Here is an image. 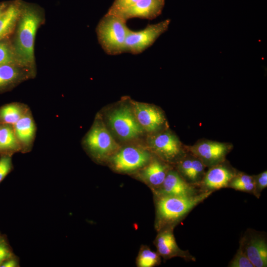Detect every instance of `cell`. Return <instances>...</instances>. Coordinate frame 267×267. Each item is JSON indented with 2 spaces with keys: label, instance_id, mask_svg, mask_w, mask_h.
<instances>
[{
  "label": "cell",
  "instance_id": "cell-29",
  "mask_svg": "<svg viewBox=\"0 0 267 267\" xmlns=\"http://www.w3.org/2000/svg\"><path fill=\"white\" fill-rule=\"evenodd\" d=\"M254 182L253 194L259 198L261 192L267 187V171H265L257 175H252Z\"/></svg>",
  "mask_w": 267,
  "mask_h": 267
},
{
  "label": "cell",
  "instance_id": "cell-7",
  "mask_svg": "<svg viewBox=\"0 0 267 267\" xmlns=\"http://www.w3.org/2000/svg\"><path fill=\"white\" fill-rule=\"evenodd\" d=\"M170 23V20L167 19L157 24L148 25L140 31L130 29L125 41V52L133 54L142 52L167 30Z\"/></svg>",
  "mask_w": 267,
  "mask_h": 267
},
{
  "label": "cell",
  "instance_id": "cell-11",
  "mask_svg": "<svg viewBox=\"0 0 267 267\" xmlns=\"http://www.w3.org/2000/svg\"><path fill=\"white\" fill-rule=\"evenodd\" d=\"M226 160L209 168L199 186L203 191H213L228 187V185L237 173Z\"/></svg>",
  "mask_w": 267,
  "mask_h": 267
},
{
  "label": "cell",
  "instance_id": "cell-32",
  "mask_svg": "<svg viewBox=\"0 0 267 267\" xmlns=\"http://www.w3.org/2000/svg\"><path fill=\"white\" fill-rule=\"evenodd\" d=\"M9 2H0V15L3 12L8 6Z\"/></svg>",
  "mask_w": 267,
  "mask_h": 267
},
{
  "label": "cell",
  "instance_id": "cell-19",
  "mask_svg": "<svg viewBox=\"0 0 267 267\" xmlns=\"http://www.w3.org/2000/svg\"><path fill=\"white\" fill-rule=\"evenodd\" d=\"M22 0H14L0 15V41L12 34L20 13Z\"/></svg>",
  "mask_w": 267,
  "mask_h": 267
},
{
  "label": "cell",
  "instance_id": "cell-2",
  "mask_svg": "<svg viewBox=\"0 0 267 267\" xmlns=\"http://www.w3.org/2000/svg\"><path fill=\"white\" fill-rule=\"evenodd\" d=\"M126 22L107 13L98 22L96 28L97 40L106 53L115 55L125 52V41L130 30Z\"/></svg>",
  "mask_w": 267,
  "mask_h": 267
},
{
  "label": "cell",
  "instance_id": "cell-20",
  "mask_svg": "<svg viewBox=\"0 0 267 267\" xmlns=\"http://www.w3.org/2000/svg\"><path fill=\"white\" fill-rule=\"evenodd\" d=\"M20 152L21 147L11 125L0 124V155Z\"/></svg>",
  "mask_w": 267,
  "mask_h": 267
},
{
  "label": "cell",
  "instance_id": "cell-15",
  "mask_svg": "<svg viewBox=\"0 0 267 267\" xmlns=\"http://www.w3.org/2000/svg\"><path fill=\"white\" fill-rule=\"evenodd\" d=\"M160 187V196H192L201 192H199L196 186L186 181L177 171L171 169Z\"/></svg>",
  "mask_w": 267,
  "mask_h": 267
},
{
  "label": "cell",
  "instance_id": "cell-26",
  "mask_svg": "<svg viewBox=\"0 0 267 267\" xmlns=\"http://www.w3.org/2000/svg\"><path fill=\"white\" fill-rule=\"evenodd\" d=\"M140 0H114L107 13L119 16Z\"/></svg>",
  "mask_w": 267,
  "mask_h": 267
},
{
  "label": "cell",
  "instance_id": "cell-18",
  "mask_svg": "<svg viewBox=\"0 0 267 267\" xmlns=\"http://www.w3.org/2000/svg\"><path fill=\"white\" fill-rule=\"evenodd\" d=\"M164 4V0H140L118 16L126 21L132 18L151 20L161 13Z\"/></svg>",
  "mask_w": 267,
  "mask_h": 267
},
{
  "label": "cell",
  "instance_id": "cell-6",
  "mask_svg": "<svg viewBox=\"0 0 267 267\" xmlns=\"http://www.w3.org/2000/svg\"><path fill=\"white\" fill-rule=\"evenodd\" d=\"M187 150L199 158L206 167H211L226 160L233 145L230 142L201 139L192 145H186Z\"/></svg>",
  "mask_w": 267,
  "mask_h": 267
},
{
  "label": "cell",
  "instance_id": "cell-25",
  "mask_svg": "<svg viewBox=\"0 0 267 267\" xmlns=\"http://www.w3.org/2000/svg\"><path fill=\"white\" fill-rule=\"evenodd\" d=\"M160 262V255L148 249L142 250L137 260V264L140 267H152Z\"/></svg>",
  "mask_w": 267,
  "mask_h": 267
},
{
  "label": "cell",
  "instance_id": "cell-14",
  "mask_svg": "<svg viewBox=\"0 0 267 267\" xmlns=\"http://www.w3.org/2000/svg\"><path fill=\"white\" fill-rule=\"evenodd\" d=\"M21 153H27L33 149L37 133V126L30 109L13 126Z\"/></svg>",
  "mask_w": 267,
  "mask_h": 267
},
{
  "label": "cell",
  "instance_id": "cell-3",
  "mask_svg": "<svg viewBox=\"0 0 267 267\" xmlns=\"http://www.w3.org/2000/svg\"><path fill=\"white\" fill-rule=\"evenodd\" d=\"M213 192L203 191L192 196H160L157 203L158 218L164 223L177 222L184 217Z\"/></svg>",
  "mask_w": 267,
  "mask_h": 267
},
{
  "label": "cell",
  "instance_id": "cell-17",
  "mask_svg": "<svg viewBox=\"0 0 267 267\" xmlns=\"http://www.w3.org/2000/svg\"><path fill=\"white\" fill-rule=\"evenodd\" d=\"M155 241L158 253L164 258L180 257L187 261L195 260L188 251H183L178 247L172 229L168 228L160 233Z\"/></svg>",
  "mask_w": 267,
  "mask_h": 267
},
{
  "label": "cell",
  "instance_id": "cell-24",
  "mask_svg": "<svg viewBox=\"0 0 267 267\" xmlns=\"http://www.w3.org/2000/svg\"><path fill=\"white\" fill-rule=\"evenodd\" d=\"M14 63H19L11 41L7 39L0 41V66Z\"/></svg>",
  "mask_w": 267,
  "mask_h": 267
},
{
  "label": "cell",
  "instance_id": "cell-10",
  "mask_svg": "<svg viewBox=\"0 0 267 267\" xmlns=\"http://www.w3.org/2000/svg\"><path fill=\"white\" fill-rule=\"evenodd\" d=\"M134 116L142 129L157 133L167 129V121L163 111L155 106L135 102Z\"/></svg>",
  "mask_w": 267,
  "mask_h": 267
},
{
  "label": "cell",
  "instance_id": "cell-33",
  "mask_svg": "<svg viewBox=\"0 0 267 267\" xmlns=\"http://www.w3.org/2000/svg\"><path fill=\"white\" fill-rule=\"evenodd\" d=\"M1 235V234L0 233V235Z\"/></svg>",
  "mask_w": 267,
  "mask_h": 267
},
{
  "label": "cell",
  "instance_id": "cell-12",
  "mask_svg": "<svg viewBox=\"0 0 267 267\" xmlns=\"http://www.w3.org/2000/svg\"><path fill=\"white\" fill-rule=\"evenodd\" d=\"M37 71L19 63H8L0 66V93L9 90L19 84L34 79Z\"/></svg>",
  "mask_w": 267,
  "mask_h": 267
},
{
  "label": "cell",
  "instance_id": "cell-9",
  "mask_svg": "<svg viewBox=\"0 0 267 267\" xmlns=\"http://www.w3.org/2000/svg\"><path fill=\"white\" fill-rule=\"evenodd\" d=\"M239 247L254 267H267V242L264 234L248 230L241 238Z\"/></svg>",
  "mask_w": 267,
  "mask_h": 267
},
{
  "label": "cell",
  "instance_id": "cell-31",
  "mask_svg": "<svg viewBox=\"0 0 267 267\" xmlns=\"http://www.w3.org/2000/svg\"><path fill=\"white\" fill-rule=\"evenodd\" d=\"M19 261L16 257H12L4 261L0 265L1 267H19Z\"/></svg>",
  "mask_w": 267,
  "mask_h": 267
},
{
  "label": "cell",
  "instance_id": "cell-8",
  "mask_svg": "<svg viewBox=\"0 0 267 267\" xmlns=\"http://www.w3.org/2000/svg\"><path fill=\"white\" fill-rule=\"evenodd\" d=\"M112 129L123 139H131L142 133V128L138 123L130 107L121 106L112 111L108 116Z\"/></svg>",
  "mask_w": 267,
  "mask_h": 267
},
{
  "label": "cell",
  "instance_id": "cell-5",
  "mask_svg": "<svg viewBox=\"0 0 267 267\" xmlns=\"http://www.w3.org/2000/svg\"><path fill=\"white\" fill-rule=\"evenodd\" d=\"M148 143L151 150L167 162L177 163L188 152L186 145L167 129L155 133L150 137Z\"/></svg>",
  "mask_w": 267,
  "mask_h": 267
},
{
  "label": "cell",
  "instance_id": "cell-22",
  "mask_svg": "<svg viewBox=\"0 0 267 267\" xmlns=\"http://www.w3.org/2000/svg\"><path fill=\"white\" fill-rule=\"evenodd\" d=\"M30 109L28 105L22 102L5 104L0 107V124L13 126Z\"/></svg>",
  "mask_w": 267,
  "mask_h": 267
},
{
  "label": "cell",
  "instance_id": "cell-28",
  "mask_svg": "<svg viewBox=\"0 0 267 267\" xmlns=\"http://www.w3.org/2000/svg\"><path fill=\"white\" fill-rule=\"evenodd\" d=\"M12 156L9 154L0 155V183L13 169Z\"/></svg>",
  "mask_w": 267,
  "mask_h": 267
},
{
  "label": "cell",
  "instance_id": "cell-16",
  "mask_svg": "<svg viewBox=\"0 0 267 267\" xmlns=\"http://www.w3.org/2000/svg\"><path fill=\"white\" fill-rule=\"evenodd\" d=\"M205 168L201 160L188 151L177 163V172L186 181L196 186L201 182Z\"/></svg>",
  "mask_w": 267,
  "mask_h": 267
},
{
  "label": "cell",
  "instance_id": "cell-23",
  "mask_svg": "<svg viewBox=\"0 0 267 267\" xmlns=\"http://www.w3.org/2000/svg\"><path fill=\"white\" fill-rule=\"evenodd\" d=\"M228 187L253 194L255 186L253 176L237 172L229 182Z\"/></svg>",
  "mask_w": 267,
  "mask_h": 267
},
{
  "label": "cell",
  "instance_id": "cell-27",
  "mask_svg": "<svg viewBox=\"0 0 267 267\" xmlns=\"http://www.w3.org/2000/svg\"><path fill=\"white\" fill-rule=\"evenodd\" d=\"M228 266L229 267H254L240 247Z\"/></svg>",
  "mask_w": 267,
  "mask_h": 267
},
{
  "label": "cell",
  "instance_id": "cell-1",
  "mask_svg": "<svg viewBox=\"0 0 267 267\" xmlns=\"http://www.w3.org/2000/svg\"><path fill=\"white\" fill-rule=\"evenodd\" d=\"M45 20L44 10L39 5L22 1L20 13L11 43L18 62L37 71L35 43L37 32Z\"/></svg>",
  "mask_w": 267,
  "mask_h": 267
},
{
  "label": "cell",
  "instance_id": "cell-13",
  "mask_svg": "<svg viewBox=\"0 0 267 267\" xmlns=\"http://www.w3.org/2000/svg\"><path fill=\"white\" fill-rule=\"evenodd\" d=\"M150 154L138 147H125L112 158L114 167L121 172L131 171L144 165L149 160Z\"/></svg>",
  "mask_w": 267,
  "mask_h": 267
},
{
  "label": "cell",
  "instance_id": "cell-4",
  "mask_svg": "<svg viewBox=\"0 0 267 267\" xmlns=\"http://www.w3.org/2000/svg\"><path fill=\"white\" fill-rule=\"evenodd\" d=\"M83 144L93 158L101 159L115 152L119 147L112 136L98 118L85 136Z\"/></svg>",
  "mask_w": 267,
  "mask_h": 267
},
{
  "label": "cell",
  "instance_id": "cell-21",
  "mask_svg": "<svg viewBox=\"0 0 267 267\" xmlns=\"http://www.w3.org/2000/svg\"><path fill=\"white\" fill-rule=\"evenodd\" d=\"M170 170V167L166 163L161 160L154 159L146 166L142 175L151 185L160 187Z\"/></svg>",
  "mask_w": 267,
  "mask_h": 267
},
{
  "label": "cell",
  "instance_id": "cell-30",
  "mask_svg": "<svg viewBox=\"0 0 267 267\" xmlns=\"http://www.w3.org/2000/svg\"><path fill=\"white\" fill-rule=\"evenodd\" d=\"M14 256L6 238L1 234L0 235V266L4 261Z\"/></svg>",
  "mask_w": 267,
  "mask_h": 267
}]
</instances>
